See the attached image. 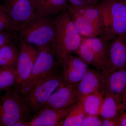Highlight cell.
I'll use <instances>...</instances> for the list:
<instances>
[{
	"mask_svg": "<svg viewBox=\"0 0 126 126\" xmlns=\"http://www.w3.org/2000/svg\"><path fill=\"white\" fill-rule=\"evenodd\" d=\"M53 38L49 44L58 65H62L66 57L74 53L81 45L83 37L72 21L67 10L54 19Z\"/></svg>",
	"mask_w": 126,
	"mask_h": 126,
	"instance_id": "cell-1",
	"label": "cell"
},
{
	"mask_svg": "<svg viewBox=\"0 0 126 126\" xmlns=\"http://www.w3.org/2000/svg\"><path fill=\"white\" fill-rule=\"evenodd\" d=\"M75 25L84 38L101 36L103 22L99 3L74 6L69 4L67 9Z\"/></svg>",
	"mask_w": 126,
	"mask_h": 126,
	"instance_id": "cell-2",
	"label": "cell"
},
{
	"mask_svg": "<svg viewBox=\"0 0 126 126\" xmlns=\"http://www.w3.org/2000/svg\"><path fill=\"white\" fill-rule=\"evenodd\" d=\"M54 19L52 16H35L20 27L17 34L19 41L41 50L53 38Z\"/></svg>",
	"mask_w": 126,
	"mask_h": 126,
	"instance_id": "cell-3",
	"label": "cell"
},
{
	"mask_svg": "<svg viewBox=\"0 0 126 126\" xmlns=\"http://www.w3.org/2000/svg\"><path fill=\"white\" fill-rule=\"evenodd\" d=\"M101 9L103 33L102 36L110 41L126 33V2L124 0H104Z\"/></svg>",
	"mask_w": 126,
	"mask_h": 126,
	"instance_id": "cell-4",
	"label": "cell"
},
{
	"mask_svg": "<svg viewBox=\"0 0 126 126\" xmlns=\"http://www.w3.org/2000/svg\"><path fill=\"white\" fill-rule=\"evenodd\" d=\"M109 44V41L103 36L83 37L81 45L74 53L88 65L107 73L110 67Z\"/></svg>",
	"mask_w": 126,
	"mask_h": 126,
	"instance_id": "cell-5",
	"label": "cell"
},
{
	"mask_svg": "<svg viewBox=\"0 0 126 126\" xmlns=\"http://www.w3.org/2000/svg\"><path fill=\"white\" fill-rule=\"evenodd\" d=\"M64 83L61 74L55 72L40 81L29 93L21 96L30 112L36 113L43 109L52 94Z\"/></svg>",
	"mask_w": 126,
	"mask_h": 126,
	"instance_id": "cell-6",
	"label": "cell"
},
{
	"mask_svg": "<svg viewBox=\"0 0 126 126\" xmlns=\"http://www.w3.org/2000/svg\"><path fill=\"white\" fill-rule=\"evenodd\" d=\"M7 90L0 95V126H13L20 121L29 122V111L18 91Z\"/></svg>",
	"mask_w": 126,
	"mask_h": 126,
	"instance_id": "cell-7",
	"label": "cell"
},
{
	"mask_svg": "<svg viewBox=\"0 0 126 126\" xmlns=\"http://www.w3.org/2000/svg\"><path fill=\"white\" fill-rule=\"evenodd\" d=\"M57 66L54 55L48 45L40 50L29 77L16 90L21 96L26 94L40 81L56 72Z\"/></svg>",
	"mask_w": 126,
	"mask_h": 126,
	"instance_id": "cell-8",
	"label": "cell"
},
{
	"mask_svg": "<svg viewBox=\"0 0 126 126\" xmlns=\"http://www.w3.org/2000/svg\"><path fill=\"white\" fill-rule=\"evenodd\" d=\"M0 7L20 28L35 17L32 0H0Z\"/></svg>",
	"mask_w": 126,
	"mask_h": 126,
	"instance_id": "cell-9",
	"label": "cell"
},
{
	"mask_svg": "<svg viewBox=\"0 0 126 126\" xmlns=\"http://www.w3.org/2000/svg\"><path fill=\"white\" fill-rule=\"evenodd\" d=\"M19 55L16 65V89L29 78L40 50L19 41Z\"/></svg>",
	"mask_w": 126,
	"mask_h": 126,
	"instance_id": "cell-10",
	"label": "cell"
},
{
	"mask_svg": "<svg viewBox=\"0 0 126 126\" xmlns=\"http://www.w3.org/2000/svg\"><path fill=\"white\" fill-rule=\"evenodd\" d=\"M100 92L103 96L106 94L112 95L119 102L124 104V98L126 92V68L109 73L102 72L101 88Z\"/></svg>",
	"mask_w": 126,
	"mask_h": 126,
	"instance_id": "cell-11",
	"label": "cell"
},
{
	"mask_svg": "<svg viewBox=\"0 0 126 126\" xmlns=\"http://www.w3.org/2000/svg\"><path fill=\"white\" fill-rule=\"evenodd\" d=\"M79 100L77 84L64 83L52 94L43 108H67L76 104Z\"/></svg>",
	"mask_w": 126,
	"mask_h": 126,
	"instance_id": "cell-12",
	"label": "cell"
},
{
	"mask_svg": "<svg viewBox=\"0 0 126 126\" xmlns=\"http://www.w3.org/2000/svg\"><path fill=\"white\" fill-rule=\"evenodd\" d=\"M62 75L64 83H78L89 69V65L78 56L72 54L65 58L62 65Z\"/></svg>",
	"mask_w": 126,
	"mask_h": 126,
	"instance_id": "cell-13",
	"label": "cell"
},
{
	"mask_svg": "<svg viewBox=\"0 0 126 126\" xmlns=\"http://www.w3.org/2000/svg\"><path fill=\"white\" fill-rule=\"evenodd\" d=\"M74 105L63 109L43 108L31 118L29 126H61Z\"/></svg>",
	"mask_w": 126,
	"mask_h": 126,
	"instance_id": "cell-14",
	"label": "cell"
},
{
	"mask_svg": "<svg viewBox=\"0 0 126 126\" xmlns=\"http://www.w3.org/2000/svg\"><path fill=\"white\" fill-rule=\"evenodd\" d=\"M109 56L110 67L107 73L126 68V34L109 41Z\"/></svg>",
	"mask_w": 126,
	"mask_h": 126,
	"instance_id": "cell-15",
	"label": "cell"
},
{
	"mask_svg": "<svg viewBox=\"0 0 126 126\" xmlns=\"http://www.w3.org/2000/svg\"><path fill=\"white\" fill-rule=\"evenodd\" d=\"M102 72L97 69L89 68L80 81L77 83L78 92L80 99L84 96L100 92Z\"/></svg>",
	"mask_w": 126,
	"mask_h": 126,
	"instance_id": "cell-16",
	"label": "cell"
},
{
	"mask_svg": "<svg viewBox=\"0 0 126 126\" xmlns=\"http://www.w3.org/2000/svg\"><path fill=\"white\" fill-rule=\"evenodd\" d=\"M36 17L58 15L67 10V0H32Z\"/></svg>",
	"mask_w": 126,
	"mask_h": 126,
	"instance_id": "cell-17",
	"label": "cell"
},
{
	"mask_svg": "<svg viewBox=\"0 0 126 126\" xmlns=\"http://www.w3.org/2000/svg\"><path fill=\"white\" fill-rule=\"evenodd\" d=\"M126 107L124 103L119 102L112 95H104L103 102L101 107L99 116L102 118H110L118 121Z\"/></svg>",
	"mask_w": 126,
	"mask_h": 126,
	"instance_id": "cell-18",
	"label": "cell"
},
{
	"mask_svg": "<svg viewBox=\"0 0 126 126\" xmlns=\"http://www.w3.org/2000/svg\"><path fill=\"white\" fill-rule=\"evenodd\" d=\"M103 100V94L98 92L84 96L79 101L86 114L99 115Z\"/></svg>",
	"mask_w": 126,
	"mask_h": 126,
	"instance_id": "cell-19",
	"label": "cell"
},
{
	"mask_svg": "<svg viewBox=\"0 0 126 126\" xmlns=\"http://www.w3.org/2000/svg\"><path fill=\"white\" fill-rule=\"evenodd\" d=\"M19 49L14 43L0 48V68L14 66L16 68Z\"/></svg>",
	"mask_w": 126,
	"mask_h": 126,
	"instance_id": "cell-20",
	"label": "cell"
},
{
	"mask_svg": "<svg viewBox=\"0 0 126 126\" xmlns=\"http://www.w3.org/2000/svg\"><path fill=\"white\" fill-rule=\"evenodd\" d=\"M87 114L80 101L75 104L61 123V126H81Z\"/></svg>",
	"mask_w": 126,
	"mask_h": 126,
	"instance_id": "cell-21",
	"label": "cell"
},
{
	"mask_svg": "<svg viewBox=\"0 0 126 126\" xmlns=\"http://www.w3.org/2000/svg\"><path fill=\"white\" fill-rule=\"evenodd\" d=\"M16 79V67L8 66L0 68V92L15 86Z\"/></svg>",
	"mask_w": 126,
	"mask_h": 126,
	"instance_id": "cell-22",
	"label": "cell"
},
{
	"mask_svg": "<svg viewBox=\"0 0 126 126\" xmlns=\"http://www.w3.org/2000/svg\"><path fill=\"white\" fill-rule=\"evenodd\" d=\"M20 27L0 7V32H8L16 35Z\"/></svg>",
	"mask_w": 126,
	"mask_h": 126,
	"instance_id": "cell-23",
	"label": "cell"
},
{
	"mask_svg": "<svg viewBox=\"0 0 126 126\" xmlns=\"http://www.w3.org/2000/svg\"><path fill=\"white\" fill-rule=\"evenodd\" d=\"M102 118L99 115L87 114L81 126H101Z\"/></svg>",
	"mask_w": 126,
	"mask_h": 126,
	"instance_id": "cell-24",
	"label": "cell"
},
{
	"mask_svg": "<svg viewBox=\"0 0 126 126\" xmlns=\"http://www.w3.org/2000/svg\"><path fill=\"white\" fill-rule=\"evenodd\" d=\"M16 35L8 32H0V48L12 42Z\"/></svg>",
	"mask_w": 126,
	"mask_h": 126,
	"instance_id": "cell-25",
	"label": "cell"
},
{
	"mask_svg": "<svg viewBox=\"0 0 126 126\" xmlns=\"http://www.w3.org/2000/svg\"><path fill=\"white\" fill-rule=\"evenodd\" d=\"M102 118L101 126H119L118 121L110 118Z\"/></svg>",
	"mask_w": 126,
	"mask_h": 126,
	"instance_id": "cell-26",
	"label": "cell"
},
{
	"mask_svg": "<svg viewBox=\"0 0 126 126\" xmlns=\"http://www.w3.org/2000/svg\"><path fill=\"white\" fill-rule=\"evenodd\" d=\"M68 1L69 2V4L74 6H80L93 4L88 0H68Z\"/></svg>",
	"mask_w": 126,
	"mask_h": 126,
	"instance_id": "cell-27",
	"label": "cell"
},
{
	"mask_svg": "<svg viewBox=\"0 0 126 126\" xmlns=\"http://www.w3.org/2000/svg\"><path fill=\"white\" fill-rule=\"evenodd\" d=\"M119 126H126V113H123L118 119Z\"/></svg>",
	"mask_w": 126,
	"mask_h": 126,
	"instance_id": "cell-28",
	"label": "cell"
},
{
	"mask_svg": "<svg viewBox=\"0 0 126 126\" xmlns=\"http://www.w3.org/2000/svg\"><path fill=\"white\" fill-rule=\"evenodd\" d=\"M29 122L25 121H20L16 123L13 126H29Z\"/></svg>",
	"mask_w": 126,
	"mask_h": 126,
	"instance_id": "cell-29",
	"label": "cell"
},
{
	"mask_svg": "<svg viewBox=\"0 0 126 126\" xmlns=\"http://www.w3.org/2000/svg\"><path fill=\"white\" fill-rule=\"evenodd\" d=\"M88 0L90 3H92V4H97V2H96V1H95V0Z\"/></svg>",
	"mask_w": 126,
	"mask_h": 126,
	"instance_id": "cell-30",
	"label": "cell"
},
{
	"mask_svg": "<svg viewBox=\"0 0 126 126\" xmlns=\"http://www.w3.org/2000/svg\"><path fill=\"white\" fill-rule=\"evenodd\" d=\"M124 103L125 104V106H126V94H125V96H124Z\"/></svg>",
	"mask_w": 126,
	"mask_h": 126,
	"instance_id": "cell-31",
	"label": "cell"
},
{
	"mask_svg": "<svg viewBox=\"0 0 126 126\" xmlns=\"http://www.w3.org/2000/svg\"><path fill=\"white\" fill-rule=\"evenodd\" d=\"M95 0L97 3H99V2H101L102 1L104 0Z\"/></svg>",
	"mask_w": 126,
	"mask_h": 126,
	"instance_id": "cell-32",
	"label": "cell"
},
{
	"mask_svg": "<svg viewBox=\"0 0 126 126\" xmlns=\"http://www.w3.org/2000/svg\"><path fill=\"white\" fill-rule=\"evenodd\" d=\"M124 1H125V2H126V0H124Z\"/></svg>",
	"mask_w": 126,
	"mask_h": 126,
	"instance_id": "cell-33",
	"label": "cell"
},
{
	"mask_svg": "<svg viewBox=\"0 0 126 126\" xmlns=\"http://www.w3.org/2000/svg\"></svg>",
	"mask_w": 126,
	"mask_h": 126,
	"instance_id": "cell-34",
	"label": "cell"
},
{
	"mask_svg": "<svg viewBox=\"0 0 126 126\" xmlns=\"http://www.w3.org/2000/svg\"></svg>",
	"mask_w": 126,
	"mask_h": 126,
	"instance_id": "cell-35",
	"label": "cell"
}]
</instances>
